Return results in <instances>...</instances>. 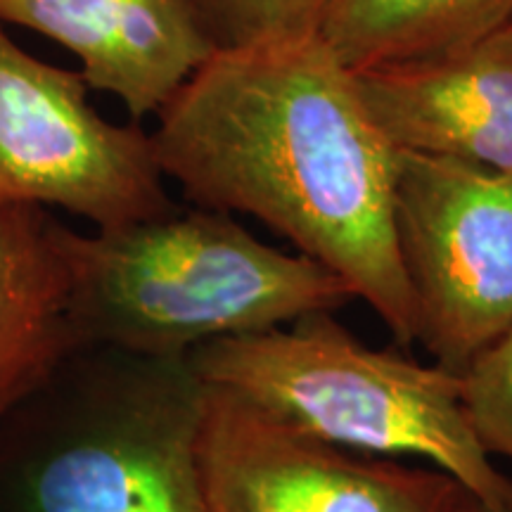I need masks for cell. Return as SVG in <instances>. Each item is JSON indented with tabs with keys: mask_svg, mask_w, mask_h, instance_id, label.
Listing matches in <instances>:
<instances>
[{
	"mask_svg": "<svg viewBox=\"0 0 512 512\" xmlns=\"http://www.w3.org/2000/svg\"><path fill=\"white\" fill-rule=\"evenodd\" d=\"M394 235L415 342L463 375L512 330V174L399 152Z\"/></svg>",
	"mask_w": 512,
	"mask_h": 512,
	"instance_id": "cell-5",
	"label": "cell"
},
{
	"mask_svg": "<svg viewBox=\"0 0 512 512\" xmlns=\"http://www.w3.org/2000/svg\"><path fill=\"white\" fill-rule=\"evenodd\" d=\"M339 0H192L216 53L318 38Z\"/></svg>",
	"mask_w": 512,
	"mask_h": 512,
	"instance_id": "cell-12",
	"label": "cell"
},
{
	"mask_svg": "<svg viewBox=\"0 0 512 512\" xmlns=\"http://www.w3.org/2000/svg\"><path fill=\"white\" fill-rule=\"evenodd\" d=\"M188 358L207 387L320 444L368 458H422L479 501L512 508V479L467 418L463 377L366 347L332 311L216 339Z\"/></svg>",
	"mask_w": 512,
	"mask_h": 512,
	"instance_id": "cell-4",
	"label": "cell"
},
{
	"mask_svg": "<svg viewBox=\"0 0 512 512\" xmlns=\"http://www.w3.org/2000/svg\"><path fill=\"white\" fill-rule=\"evenodd\" d=\"M202 477L204 512H456L465 491L437 467L320 444L214 387Z\"/></svg>",
	"mask_w": 512,
	"mask_h": 512,
	"instance_id": "cell-7",
	"label": "cell"
},
{
	"mask_svg": "<svg viewBox=\"0 0 512 512\" xmlns=\"http://www.w3.org/2000/svg\"><path fill=\"white\" fill-rule=\"evenodd\" d=\"M188 356L79 347L0 425V512H204Z\"/></svg>",
	"mask_w": 512,
	"mask_h": 512,
	"instance_id": "cell-2",
	"label": "cell"
},
{
	"mask_svg": "<svg viewBox=\"0 0 512 512\" xmlns=\"http://www.w3.org/2000/svg\"><path fill=\"white\" fill-rule=\"evenodd\" d=\"M510 27H512V22H510Z\"/></svg>",
	"mask_w": 512,
	"mask_h": 512,
	"instance_id": "cell-15",
	"label": "cell"
},
{
	"mask_svg": "<svg viewBox=\"0 0 512 512\" xmlns=\"http://www.w3.org/2000/svg\"><path fill=\"white\" fill-rule=\"evenodd\" d=\"M510 22L512 0H339L320 38L361 72L470 46Z\"/></svg>",
	"mask_w": 512,
	"mask_h": 512,
	"instance_id": "cell-11",
	"label": "cell"
},
{
	"mask_svg": "<svg viewBox=\"0 0 512 512\" xmlns=\"http://www.w3.org/2000/svg\"><path fill=\"white\" fill-rule=\"evenodd\" d=\"M57 247L81 347L188 356L354 299L325 266L266 245L214 209L176 207L95 235L57 223Z\"/></svg>",
	"mask_w": 512,
	"mask_h": 512,
	"instance_id": "cell-3",
	"label": "cell"
},
{
	"mask_svg": "<svg viewBox=\"0 0 512 512\" xmlns=\"http://www.w3.org/2000/svg\"><path fill=\"white\" fill-rule=\"evenodd\" d=\"M460 377L465 411L479 444L489 456L512 460V330Z\"/></svg>",
	"mask_w": 512,
	"mask_h": 512,
	"instance_id": "cell-13",
	"label": "cell"
},
{
	"mask_svg": "<svg viewBox=\"0 0 512 512\" xmlns=\"http://www.w3.org/2000/svg\"><path fill=\"white\" fill-rule=\"evenodd\" d=\"M456 512H512V508H494V505L479 501V498L463 491V496H460V501L456 505Z\"/></svg>",
	"mask_w": 512,
	"mask_h": 512,
	"instance_id": "cell-14",
	"label": "cell"
},
{
	"mask_svg": "<svg viewBox=\"0 0 512 512\" xmlns=\"http://www.w3.org/2000/svg\"><path fill=\"white\" fill-rule=\"evenodd\" d=\"M0 24L34 29L79 57L95 91L140 121L216 53L192 0H0Z\"/></svg>",
	"mask_w": 512,
	"mask_h": 512,
	"instance_id": "cell-9",
	"label": "cell"
},
{
	"mask_svg": "<svg viewBox=\"0 0 512 512\" xmlns=\"http://www.w3.org/2000/svg\"><path fill=\"white\" fill-rule=\"evenodd\" d=\"M81 74L22 50L0 29V207H60L98 230L176 209L150 133L88 105Z\"/></svg>",
	"mask_w": 512,
	"mask_h": 512,
	"instance_id": "cell-6",
	"label": "cell"
},
{
	"mask_svg": "<svg viewBox=\"0 0 512 512\" xmlns=\"http://www.w3.org/2000/svg\"><path fill=\"white\" fill-rule=\"evenodd\" d=\"M396 152L512 174V27L422 60L354 72Z\"/></svg>",
	"mask_w": 512,
	"mask_h": 512,
	"instance_id": "cell-8",
	"label": "cell"
},
{
	"mask_svg": "<svg viewBox=\"0 0 512 512\" xmlns=\"http://www.w3.org/2000/svg\"><path fill=\"white\" fill-rule=\"evenodd\" d=\"M164 178L247 214L363 299L403 347L415 313L394 235L399 152L323 38L214 53L157 112Z\"/></svg>",
	"mask_w": 512,
	"mask_h": 512,
	"instance_id": "cell-1",
	"label": "cell"
},
{
	"mask_svg": "<svg viewBox=\"0 0 512 512\" xmlns=\"http://www.w3.org/2000/svg\"><path fill=\"white\" fill-rule=\"evenodd\" d=\"M79 347L57 221L41 207H0V425Z\"/></svg>",
	"mask_w": 512,
	"mask_h": 512,
	"instance_id": "cell-10",
	"label": "cell"
}]
</instances>
